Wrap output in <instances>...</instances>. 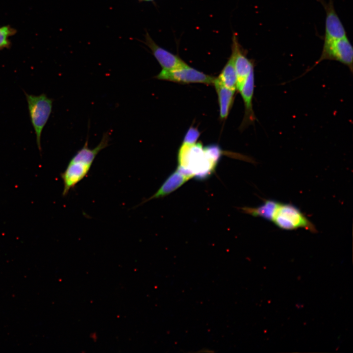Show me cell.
<instances>
[{"instance_id":"cell-16","label":"cell","mask_w":353,"mask_h":353,"mask_svg":"<svg viewBox=\"0 0 353 353\" xmlns=\"http://www.w3.org/2000/svg\"><path fill=\"white\" fill-rule=\"evenodd\" d=\"M12 32V30L7 26L0 27V49L8 46V38Z\"/></svg>"},{"instance_id":"cell-12","label":"cell","mask_w":353,"mask_h":353,"mask_svg":"<svg viewBox=\"0 0 353 353\" xmlns=\"http://www.w3.org/2000/svg\"><path fill=\"white\" fill-rule=\"evenodd\" d=\"M213 85L218 95L220 118L224 120L227 117L231 108L235 90L226 88L219 82L217 78H215Z\"/></svg>"},{"instance_id":"cell-15","label":"cell","mask_w":353,"mask_h":353,"mask_svg":"<svg viewBox=\"0 0 353 353\" xmlns=\"http://www.w3.org/2000/svg\"><path fill=\"white\" fill-rule=\"evenodd\" d=\"M200 135L199 131L194 127H190L184 136L182 144L192 145L196 144Z\"/></svg>"},{"instance_id":"cell-17","label":"cell","mask_w":353,"mask_h":353,"mask_svg":"<svg viewBox=\"0 0 353 353\" xmlns=\"http://www.w3.org/2000/svg\"><path fill=\"white\" fill-rule=\"evenodd\" d=\"M139 0V1H151L153 0Z\"/></svg>"},{"instance_id":"cell-6","label":"cell","mask_w":353,"mask_h":353,"mask_svg":"<svg viewBox=\"0 0 353 353\" xmlns=\"http://www.w3.org/2000/svg\"><path fill=\"white\" fill-rule=\"evenodd\" d=\"M92 163L74 155L69 161L61 177L64 184L62 195H67L88 174Z\"/></svg>"},{"instance_id":"cell-2","label":"cell","mask_w":353,"mask_h":353,"mask_svg":"<svg viewBox=\"0 0 353 353\" xmlns=\"http://www.w3.org/2000/svg\"><path fill=\"white\" fill-rule=\"evenodd\" d=\"M272 221L284 230L304 228L314 233L317 231L314 225L299 208L291 203L279 202Z\"/></svg>"},{"instance_id":"cell-14","label":"cell","mask_w":353,"mask_h":353,"mask_svg":"<svg viewBox=\"0 0 353 353\" xmlns=\"http://www.w3.org/2000/svg\"><path fill=\"white\" fill-rule=\"evenodd\" d=\"M219 82L226 88L236 90L237 76L232 57L230 56L228 61L222 70L219 76L217 77Z\"/></svg>"},{"instance_id":"cell-3","label":"cell","mask_w":353,"mask_h":353,"mask_svg":"<svg viewBox=\"0 0 353 353\" xmlns=\"http://www.w3.org/2000/svg\"><path fill=\"white\" fill-rule=\"evenodd\" d=\"M29 115L34 127L38 147L41 150V135L51 114L52 100L45 94L34 96L25 94Z\"/></svg>"},{"instance_id":"cell-9","label":"cell","mask_w":353,"mask_h":353,"mask_svg":"<svg viewBox=\"0 0 353 353\" xmlns=\"http://www.w3.org/2000/svg\"><path fill=\"white\" fill-rule=\"evenodd\" d=\"M323 6L326 11L325 34L324 40L336 39L347 36L346 30L335 10L333 0L328 2L317 0Z\"/></svg>"},{"instance_id":"cell-13","label":"cell","mask_w":353,"mask_h":353,"mask_svg":"<svg viewBox=\"0 0 353 353\" xmlns=\"http://www.w3.org/2000/svg\"><path fill=\"white\" fill-rule=\"evenodd\" d=\"M279 203L275 200H266L262 204L257 207H244L241 208V209L244 213L251 216L272 221Z\"/></svg>"},{"instance_id":"cell-1","label":"cell","mask_w":353,"mask_h":353,"mask_svg":"<svg viewBox=\"0 0 353 353\" xmlns=\"http://www.w3.org/2000/svg\"><path fill=\"white\" fill-rule=\"evenodd\" d=\"M176 170L190 179L203 180L214 172L217 163L206 153L200 143L192 145L182 144L178 153Z\"/></svg>"},{"instance_id":"cell-8","label":"cell","mask_w":353,"mask_h":353,"mask_svg":"<svg viewBox=\"0 0 353 353\" xmlns=\"http://www.w3.org/2000/svg\"><path fill=\"white\" fill-rule=\"evenodd\" d=\"M146 44L162 67V70H172L188 66L178 56L157 45L149 34L145 36Z\"/></svg>"},{"instance_id":"cell-11","label":"cell","mask_w":353,"mask_h":353,"mask_svg":"<svg viewBox=\"0 0 353 353\" xmlns=\"http://www.w3.org/2000/svg\"><path fill=\"white\" fill-rule=\"evenodd\" d=\"M190 178L176 170L163 183L157 191L142 203L152 199L164 197L176 190Z\"/></svg>"},{"instance_id":"cell-10","label":"cell","mask_w":353,"mask_h":353,"mask_svg":"<svg viewBox=\"0 0 353 353\" xmlns=\"http://www.w3.org/2000/svg\"><path fill=\"white\" fill-rule=\"evenodd\" d=\"M254 88V69H253L250 72L243 84L238 90L242 97L245 106V114L241 125L243 128L252 124L255 120L252 108Z\"/></svg>"},{"instance_id":"cell-4","label":"cell","mask_w":353,"mask_h":353,"mask_svg":"<svg viewBox=\"0 0 353 353\" xmlns=\"http://www.w3.org/2000/svg\"><path fill=\"white\" fill-rule=\"evenodd\" d=\"M325 60L338 61L347 66L352 73L353 49L347 36L339 39L324 40L321 56L308 71Z\"/></svg>"},{"instance_id":"cell-7","label":"cell","mask_w":353,"mask_h":353,"mask_svg":"<svg viewBox=\"0 0 353 353\" xmlns=\"http://www.w3.org/2000/svg\"><path fill=\"white\" fill-rule=\"evenodd\" d=\"M232 39L230 56L236 73V89L239 90L250 72L254 69V63L247 57L246 52L240 44L236 34H233Z\"/></svg>"},{"instance_id":"cell-5","label":"cell","mask_w":353,"mask_h":353,"mask_svg":"<svg viewBox=\"0 0 353 353\" xmlns=\"http://www.w3.org/2000/svg\"><path fill=\"white\" fill-rule=\"evenodd\" d=\"M157 79L180 83H201L213 84L215 77L187 66L172 70H162L155 76Z\"/></svg>"}]
</instances>
